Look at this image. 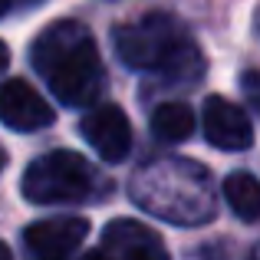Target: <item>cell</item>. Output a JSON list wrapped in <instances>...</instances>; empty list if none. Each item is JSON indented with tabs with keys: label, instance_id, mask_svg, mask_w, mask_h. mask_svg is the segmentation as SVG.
I'll return each mask as SVG.
<instances>
[{
	"label": "cell",
	"instance_id": "9c48e42d",
	"mask_svg": "<svg viewBox=\"0 0 260 260\" xmlns=\"http://www.w3.org/2000/svg\"><path fill=\"white\" fill-rule=\"evenodd\" d=\"M99 254L122 257V260H161L168 250L152 228L132 221V217H119V221L106 224Z\"/></svg>",
	"mask_w": 260,
	"mask_h": 260
},
{
	"label": "cell",
	"instance_id": "30bf717a",
	"mask_svg": "<svg viewBox=\"0 0 260 260\" xmlns=\"http://www.w3.org/2000/svg\"><path fill=\"white\" fill-rule=\"evenodd\" d=\"M152 132H155V139L172 142V145L191 139V132H194V112H191V106H184V102H161L152 112Z\"/></svg>",
	"mask_w": 260,
	"mask_h": 260
},
{
	"label": "cell",
	"instance_id": "3957f363",
	"mask_svg": "<svg viewBox=\"0 0 260 260\" xmlns=\"http://www.w3.org/2000/svg\"><path fill=\"white\" fill-rule=\"evenodd\" d=\"M132 201L172 224H204L214 217V184L198 161L155 158L135 172Z\"/></svg>",
	"mask_w": 260,
	"mask_h": 260
},
{
	"label": "cell",
	"instance_id": "ba28073f",
	"mask_svg": "<svg viewBox=\"0 0 260 260\" xmlns=\"http://www.w3.org/2000/svg\"><path fill=\"white\" fill-rule=\"evenodd\" d=\"M86 234H89L86 217H46V221H37L23 231V241L37 257L56 260L76 254L83 247Z\"/></svg>",
	"mask_w": 260,
	"mask_h": 260
},
{
	"label": "cell",
	"instance_id": "5bb4252c",
	"mask_svg": "<svg viewBox=\"0 0 260 260\" xmlns=\"http://www.w3.org/2000/svg\"><path fill=\"white\" fill-rule=\"evenodd\" d=\"M0 260H10V247H7L4 241H0Z\"/></svg>",
	"mask_w": 260,
	"mask_h": 260
},
{
	"label": "cell",
	"instance_id": "7c38bea8",
	"mask_svg": "<svg viewBox=\"0 0 260 260\" xmlns=\"http://www.w3.org/2000/svg\"><path fill=\"white\" fill-rule=\"evenodd\" d=\"M241 92H244V99L250 102V109L260 115V70H247L241 76Z\"/></svg>",
	"mask_w": 260,
	"mask_h": 260
},
{
	"label": "cell",
	"instance_id": "8992f818",
	"mask_svg": "<svg viewBox=\"0 0 260 260\" xmlns=\"http://www.w3.org/2000/svg\"><path fill=\"white\" fill-rule=\"evenodd\" d=\"M56 119L53 106L26 79H7L0 86V122L13 132H40Z\"/></svg>",
	"mask_w": 260,
	"mask_h": 260
},
{
	"label": "cell",
	"instance_id": "9a60e30c",
	"mask_svg": "<svg viewBox=\"0 0 260 260\" xmlns=\"http://www.w3.org/2000/svg\"><path fill=\"white\" fill-rule=\"evenodd\" d=\"M7 10H10V0H0V17H4Z\"/></svg>",
	"mask_w": 260,
	"mask_h": 260
},
{
	"label": "cell",
	"instance_id": "277c9868",
	"mask_svg": "<svg viewBox=\"0 0 260 260\" xmlns=\"http://www.w3.org/2000/svg\"><path fill=\"white\" fill-rule=\"evenodd\" d=\"M95 184H99V175L83 155L59 148V152H46L26 165L20 191L33 204H66L86 201L95 191Z\"/></svg>",
	"mask_w": 260,
	"mask_h": 260
},
{
	"label": "cell",
	"instance_id": "e0dca14e",
	"mask_svg": "<svg viewBox=\"0 0 260 260\" xmlns=\"http://www.w3.org/2000/svg\"><path fill=\"white\" fill-rule=\"evenodd\" d=\"M254 257H260V244H257V247H254Z\"/></svg>",
	"mask_w": 260,
	"mask_h": 260
},
{
	"label": "cell",
	"instance_id": "2e32d148",
	"mask_svg": "<svg viewBox=\"0 0 260 260\" xmlns=\"http://www.w3.org/2000/svg\"><path fill=\"white\" fill-rule=\"evenodd\" d=\"M4 165H7V155H4V148H0V172H4Z\"/></svg>",
	"mask_w": 260,
	"mask_h": 260
},
{
	"label": "cell",
	"instance_id": "6da1fadb",
	"mask_svg": "<svg viewBox=\"0 0 260 260\" xmlns=\"http://www.w3.org/2000/svg\"><path fill=\"white\" fill-rule=\"evenodd\" d=\"M30 59L37 76L50 86L63 106H89L102 92V56L89 26L76 20H56L50 23L30 46Z\"/></svg>",
	"mask_w": 260,
	"mask_h": 260
},
{
	"label": "cell",
	"instance_id": "52a82bcc",
	"mask_svg": "<svg viewBox=\"0 0 260 260\" xmlns=\"http://www.w3.org/2000/svg\"><path fill=\"white\" fill-rule=\"evenodd\" d=\"M204 139L214 148H224V152H244L254 142V128H250V119L241 106L228 102L224 95H211L204 102Z\"/></svg>",
	"mask_w": 260,
	"mask_h": 260
},
{
	"label": "cell",
	"instance_id": "7a4b0ae2",
	"mask_svg": "<svg viewBox=\"0 0 260 260\" xmlns=\"http://www.w3.org/2000/svg\"><path fill=\"white\" fill-rule=\"evenodd\" d=\"M115 53L125 66L142 73H165L175 83H194L201 79L204 59L198 53L194 40L181 26V20L172 13H142V17L119 23L112 30Z\"/></svg>",
	"mask_w": 260,
	"mask_h": 260
},
{
	"label": "cell",
	"instance_id": "8fae6325",
	"mask_svg": "<svg viewBox=\"0 0 260 260\" xmlns=\"http://www.w3.org/2000/svg\"><path fill=\"white\" fill-rule=\"evenodd\" d=\"M224 198L241 221H260V181L250 172H234L224 181Z\"/></svg>",
	"mask_w": 260,
	"mask_h": 260
},
{
	"label": "cell",
	"instance_id": "4fadbf2b",
	"mask_svg": "<svg viewBox=\"0 0 260 260\" xmlns=\"http://www.w3.org/2000/svg\"><path fill=\"white\" fill-rule=\"evenodd\" d=\"M10 63V50H7V43L0 40V73H4V66Z\"/></svg>",
	"mask_w": 260,
	"mask_h": 260
},
{
	"label": "cell",
	"instance_id": "5b68a950",
	"mask_svg": "<svg viewBox=\"0 0 260 260\" xmlns=\"http://www.w3.org/2000/svg\"><path fill=\"white\" fill-rule=\"evenodd\" d=\"M79 135L89 142V148L102 161H122L132 152V125H128V115L119 106H112V102L89 109L83 115V122H79Z\"/></svg>",
	"mask_w": 260,
	"mask_h": 260
}]
</instances>
